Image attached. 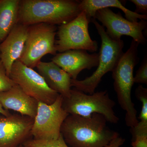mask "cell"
Masks as SVG:
<instances>
[{"mask_svg":"<svg viewBox=\"0 0 147 147\" xmlns=\"http://www.w3.org/2000/svg\"><path fill=\"white\" fill-rule=\"evenodd\" d=\"M26 147H69L66 144L61 134L55 140H36L32 139L24 143Z\"/></svg>","mask_w":147,"mask_h":147,"instance_id":"obj_19","label":"cell"},{"mask_svg":"<svg viewBox=\"0 0 147 147\" xmlns=\"http://www.w3.org/2000/svg\"><path fill=\"white\" fill-rule=\"evenodd\" d=\"M132 147H147V136H138L132 140Z\"/></svg>","mask_w":147,"mask_h":147,"instance_id":"obj_23","label":"cell"},{"mask_svg":"<svg viewBox=\"0 0 147 147\" xmlns=\"http://www.w3.org/2000/svg\"><path fill=\"white\" fill-rule=\"evenodd\" d=\"M94 24L101 39L99 62L96 71L84 80H71V87L86 94H92L106 73L113 71L123 54L124 43L122 39L114 40L107 34L105 28L94 18L91 20Z\"/></svg>","mask_w":147,"mask_h":147,"instance_id":"obj_4","label":"cell"},{"mask_svg":"<svg viewBox=\"0 0 147 147\" xmlns=\"http://www.w3.org/2000/svg\"><path fill=\"white\" fill-rule=\"evenodd\" d=\"M10 114L11 113H9V110H5L3 108L1 102H0V114H1L3 115L8 116L9 115H10Z\"/></svg>","mask_w":147,"mask_h":147,"instance_id":"obj_25","label":"cell"},{"mask_svg":"<svg viewBox=\"0 0 147 147\" xmlns=\"http://www.w3.org/2000/svg\"><path fill=\"white\" fill-rule=\"evenodd\" d=\"M20 0H0V43L18 24Z\"/></svg>","mask_w":147,"mask_h":147,"instance_id":"obj_17","label":"cell"},{"mask_svg":"<svg viewBox=\"0 0 147 147\" xmlns=\"http://www.w3.org/2000/svg\"><path fill=\"white\" fill-rule=\"evenodd\" d=\"M115 105L107 90L88 94L74 88L71 90L68 97L63 98V108L69 115L89 117L97 113L113 124L117 123L119 120L114 110Z\"/></svg>","mask_w":147,"mask_h":147,"instance_id":"obj_5","label":"cell"},{"mask_svg":"<svg viewBox=\"0 0 147 147\" xmlns=\"http://www.w3.org/2000/svg\"><path fill=\"white\" fill-rule=\"evenodd\" d=\"M135 96L142 102V107L136 126L130 129L132 141L138 136H147V89L140 85L135 91Z\"/></svg>","mask_w":147,"mask_h":147,"instance_id":"obj_18","label":"cell"},{"mask_svg":"<svg viewBox=\"0 0 147 147\" xmlns=\"http://www.w3.org/2000/svg\"><path fill=\"white\" fill-rule=\"evenodd\" d=\"M115 7L120 9L125 13L126 19L131 22H137L138 19L147 20V16L138 14L127 9L121 1L118 0H82L80 1V8L85 11L90 20L94 17L97 10L105 8Z\"/></svg>","mask_w":147,"mask_h":147,"instance_id":"obj_16","label":"cell"},{"mask_svg":"<svg viewBox=\"0 0 147 147\" xmlns=\"http://www.w3.org/2000/svg\"><path fill=\"white\" fill-rule=\"evenodd\" d=\"M15 85L7 75L5 67L0 60V92L8 90Z\"/></svg>","mask_w":147,"mask_h":147,"instance_id":"obj_20","label":"cell"},{"mask_svg":"<svg viewBox=\"0 0 147 147\" xmlns=\"http://www.w3.org/2000/svg\"><path fill=\"white\" fill-rule=\"evenodd\" d=\"M38 102L16 84L8 90L0 92V102L5 110H13L32 119L36 116Z\"/></svg>","mask_w":147,"mask_h":147,"instance_id":"obj_14","label":"cell"},{"mask_svg":"<svg viewBox=\"0 0 147 147\" xmlns=\"http://www.w3.org/2000/svg\"><path fill=\"white\" fill-rule=\"evenodd\" d=\"M9 77L24 92L38 102L52 104L60 95L48 87L39 74L20 61L12 65Z\"/></svg>","mask_w":147,"mask_h":147,"instance_id":"obj_10","label":"cell"},{"mask_svg":"<svg viewBox=\"0 0 147 147\" xmlns=\"http://www.w3.org/2000/svg\"><path fill=\"white\" fill-rule=\"evenodd\" d=\"M63 97L59 95L51 104L38 102L37 112L31 133L36 140H55L61 135V128L69 115L62 107Z\"/></svg>","mask_w":147,"mask_h":147,"instance_id":"obj_8","label":"cell"},{"mask_svg":"<svg viewBox=\"0 0 147 147\" xmlns=\"http://www.w3.org/2000/svg\"><path fill=\"white\" fill-rule=\"evenodd\" d=\"M99 53L90 54L82 50H69L56 54L52 61L69 74L72 79H77L82 70L97 67Z\"/></svg>","mask_w":147,"mask_h":147,"instance_id":"obj_12","label":"cell"},{"mask_svg":"<svg viewBox=\"0 0 147 147\" xmlns=\"http://www.w3.org/2000/svg\"><path fill=\"white\" fill-rule=\"evenodd\" d=\"M34 119L19 114H0V147H16L32 139Z\"/></svg>","mask_w":147,"mask_h":147,"instance_id":"obj_11","label":"cell"},{"mask_svg":"<svg viewBox=\"0 0 147 147\" xmlns=\"http://www.w3.org/2000/svg\"><path fill=\"white\" fill-rule=\"evenodd\" d=\"M38 73L48 87L61 95L63 98L68 97L71 91V76L53 61H40L36 66Z\"/></svg>","mask_w":147,"mask_h":147,"instance_id":"obj_15","label":"cell"},{"mask_svg":"<svg viewBox=\"0 0 147 147\" xmlns=\"http://www.w3.org/2000/svg\"><path fill=\"white\" fill-rule=\"evenodd\" d=\"M26 147L25 146H24V145H20V146H18V147Z\"/></svg>","mask_w":147,"mask_h":147,"instance_id":"obj_26","label":"cell"},{"mask_svg":"<svg viewBox=\"0 0 147 147\" xmlns=\"http://www.w3.org/2000/svg\"><path fill=\"white\" fill-rule=\"evenodd\" d=\"M82 12L80 1L21 0L18 24L27 26L41 23L60 26L72 21Z\"/></svg>","mask_w":147,"mask_h":147,"instance_id":"obj_2","label":"cell"},{"mask_svg":"<svg viewBox=\"0 0 147 147\" xmlns=\"http://www.w3.org/2000/svg\"><path fill=\"white\" fill-rule=\"evenodd\" d=\"M90 22L83 11L72 21L60 25L57 32V40L55 42L57 52L61 53L73 50H85L91 53L97 51L98 42L92 39L89 33Z\"/></svg>","mask_w":147,"mask_h":147,"instance_id":"obj_7","label":"cell"},{"mask_svg":"<svg viewBox=\"0 0 147 147\" xmlns=\"http://www.w3.org/2000/svg\"><path fill=\"white\" fill-rule=\"evenodd\" d=\"M56 26L41 23L29 26L23 53L18 60L30 68L36 67L42 57L56 55Z\"/></svg>","mask_w":147,"mask_h":147,"instance_id":"obj_6","label":"cell"},{"mask_svg":"<svg viewBox=\"0 0 147 147\" xmlns=\"http://www.w3.org/2000/svg\"><path fill=\"white\" fill-rule=\"evenodd\" d=\"M125 141V139L119 136L113 139L108 145L104 147H120L123 144Z\"/></svg>","mask_w":147,"mask_h":147,"instance_id":"obj_24","label":"cell"},{"mask_svg":"<svg viewBox=\"0 0 147 147\" xmlns=\"http://www.w3.org/2000/svg\"><path fill=\"white\" fill-rule=\"evenodd\" d=\"M29 26L17 24L0 43V60L9 76L12 65L21 57L26 40Z\"/></svg>","mask_w":147,"mask_h":147,"instance_id":"obj_13","label":"cell"},{"mask_svg":"<svg viewBox=\"0 0 147 147\" xmlns=\"http://www.w3.org/2000/svg\"><path fill=\"white\" fill-rule=\"evenodd\" d=\"M139 44L134 40L129 48L124 53L112 72L114 89L121 108L125 112V122L130 128L139 122L137 112L131 98V90L134 84V69L139 62L138 48Z\"/></svg>","mask_w":147,"mask_h":147,"instance_id":"obj_3","label":"cell"},{"mask_svg":"<svg viewBox=\"0 0 147 147\" xmlns=\"http://www.w3.org/2000/svg\"><path fill=\"white\" fill-rule=\"evenodd\" d=\"M107 122L97 113L89 117L69 115L61 127V134L71 147H104L119 136L108 126Z\"/></svg>","mask_w":147,"mask_h":147,"instance_id":"obj_1","label":"cell"},{"mask_svg":"<svg viewBox=\"0 0 147 147\" xmlns=\"http://www.w3.org/2000/svg\"><path fill=\"white\" fill-rule=\"evenodd\" d=\"M134 83L147 85V57L145 56L134 77Z\"/></svg>","mask_w":147,"mask_h":147,"instance_id":"obj_21","label":"cell"},{"mask_svg":"<svg viewBox=\"0 0 147 147\" xmlns=\"http://www.w3.org/2000/svg\"><path fill=\"white\" fill-rule=\"evenodd\" d=\"M129 1L134 3L136 7L134 12L147 16V0H130Z\"/></svg>","mask_w":147,"mask_h":147,"instance_id":"obj_22","label":"cell"},{"mask_svg":"<svg viewBox=\"0 0 147 147\" xmlns=\"http://www.w3.org/2000/svg\"><path fill=\"white\" fill-rule=\"evenodd\" d=\"M93 18L100 21L106 28L105 32L112 39L119 40L122 36H127L139 44H146V20L131 22L124 18L120 12L115 13L110 8L97 10Z\"/></svg>","mask_w":147,"mask_h":147,"instance_id":"obj_9","label":"cell"}]
</instances>
